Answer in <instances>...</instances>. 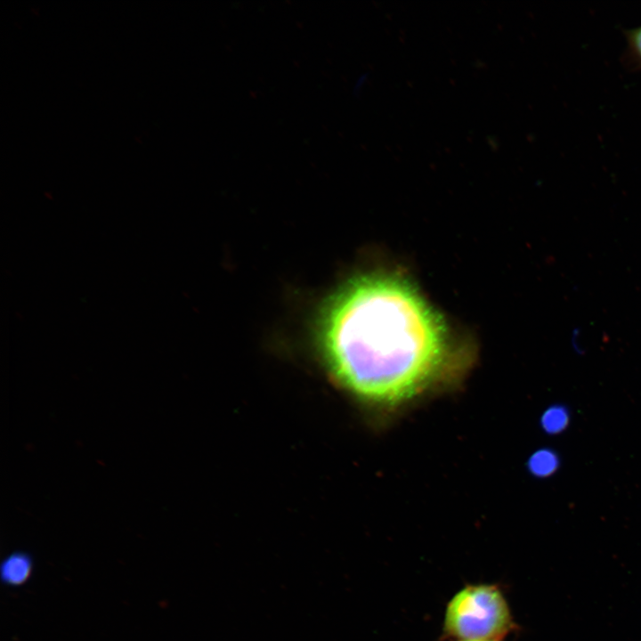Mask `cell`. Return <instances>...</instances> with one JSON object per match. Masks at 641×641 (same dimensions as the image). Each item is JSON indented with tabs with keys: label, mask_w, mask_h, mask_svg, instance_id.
<instances>
[{
	"label": "cell",
	"mask_w": 641,
	"mask_h": 641,
	"mask_svg": "<svg viewBox=\"0 0 641 641\" xmlns=\"http://www.w3.org/2000/svg\"><path fill=\"white\" fill-rule=\"evenodd\" d=\"M319 337L329 368L373 402H404L434 383L448 357L446 329L405 279L373 273L344 285L322 313Z\"/></svg>",
	"instance_id": "6da1fadb"
},
{
	"label": "cell",
	"mask_w": 641,
	"mask_h": 641,
	"mask_svg": "<svg viewBox=\"0 0 641 641\" xmlns=\"http://www.w3.org/2000/svg\"><path fill=\"white\" fill-rule=\"evenodd\" d=\"M515 628L504 594L493 584L467 585L445 608L443 633L456 641H500Z\"/></svg>",
	"instance_id": "7a4b0ae2"
},
{
	"label": "cell",
	"mask_w": 641,
	"mask_h": 641,
	"mask_svg": "<svg viewBox=\"0 0 641 641\" xmlns=\"http://www.w3.org/2000/svg\"><path fill=\"white\" fill-rule=\"evenodd\" d=\"M31 572V559L22 552L9 555L2 564V579L11 586L24 583Z\"/></svg>",
	"instance_id": "3957f363"
},
{
	"label": "cell",
	"mask_w": 641,
	"mask_h": 641,
	"mask_svg": "<svg viewBox=\"0 0 641 641\" xmlns=\"http://www.w3.org/2000/svg\"><path fill=\"white\" fill-rule=\"evenodd\" d=\"M560 458L552 449L542 448L535 450L527 460V468L535 477L547 478L559 468Z\"/></svg>",
	"instance_id": "277c9868"
},
{
	"label": "cell",
	"mask_w": 641,
	"mask_h": 641,
	"mask_svg": "<svg viewBox=\"0 0 641 641\" xmlns=\"http://www.w3.org/2000/svg\"><path fill=\"white\" fill-rule=\"evenodd\" d=\"M571 414L567 407L555 404L548 407L540 417V426L549 435L563 433L569 426Z\"/></svg>",
	"instance_id": "5b68a950"
},
{
	"label": "cell",
	"mask_w": 641,
	"mask_h": 641,
	"mask_svg": "<svg viewBox=\"0 0 641 641\" xmlns=\"http://www.w3.org/2000/svg\"><path fill=\"white\" fill-rule=\"evenodd\" d=\"M628 38L636 55L641 61V26L628 32Z\"/></svg>",
	"instance_id": "8992f818"
},
{
	"label": "cell",
	"mask_w": 641,
	"mask_h": 641,
	"mask_svg": "<svg viewBox=\"0 0 641 641\" xmlns=\"http://www.w3.org/2000/svg\"><path fill=\"white\" fill-rule=\"evenodd\" d=\"M460 641H499V640H460Z\"/></svg>",
	"instance_id": "52a82bcc"
}]
</instances>
